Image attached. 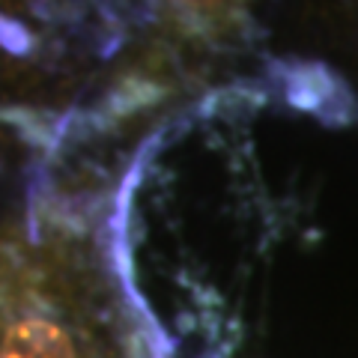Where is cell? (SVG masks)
Segmentation results:
<instances>
[{
	"label": "cell",
	"instance_id": "6da1fadb",
	"mask_svg": "<svg viewBox=\"0 0 358 358\" xmlns=\"http://www.w3.org/2000/svg\"><path fill=\"white\" fill-rule=\"evenodd\" d=\"M0 358H75V346L57 322L27 317L3 334Z\"/></svg>",
	"mask_w": 358,
	"mask_h": 358
},
{
	"label": "cell",
	"instance_id": "7a4b0ae2",
	"mask_svg": "<svg viewBox=\"0 0 358 358\" xmlns=\"http://www.w3.org/2000/svg\"><path fill=\"white\" fill-rule=\"evenodd\" d=\"M179 6H192V9H218L224 3H230V0H176Z\"/></svg>",
	"mask_w": 358,
	"mask_h": 358
}]
</instances>
